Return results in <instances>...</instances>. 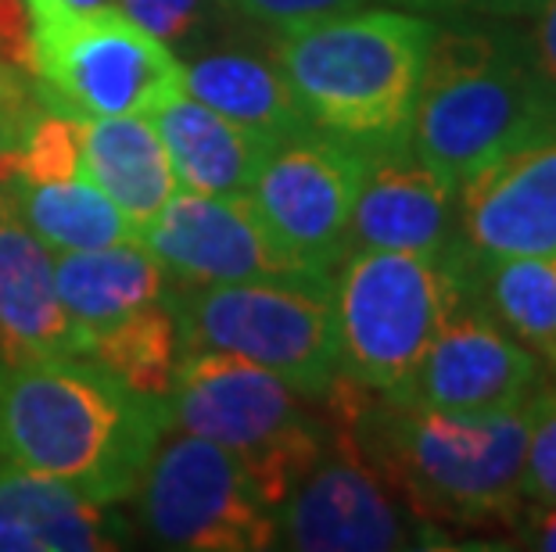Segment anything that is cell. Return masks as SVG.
Listing matches in <instances>:
<instances>
[{"label":"cell","instance_id":"1","mask_svg":"<svg viewBox=\"0 0 556 552\" xmlns=\"http://www.w3.org/2000/svg\"><path fill=\"white\" fill-rule=\"evenodd\" d=\"M327 431L374 466L424 524L514 527L525 513L531 402L500 413H442L345 373L330 384Z\"/></svg>","mask_w":556,"mask_h":552},{"label":"cell","instance_id":"2","mask_svg":"<svg viewBox=\"0 0 556 552\" xmlns=\"http://www.w3.org/2000/svg\"><path fill=\"white\" fill-rule=\"evenodd\" d=\"M169 431L165 398L144 395L90 356H0V460L126 502Z\"/></svg>","mask_w":556,"mask_h":552},{"label":"cell","instance_id":"3","mask_svg":"<svg viewBox=\"0 0 556 552\" xmlns=\"http://www.w3.org/2000/svg\"><path fill=\"white\" fill-rule=\"evenodd\" d=\"M438 26L420 11L356 8L269 33V54L316 129L356 147L406 144Z\"/></svg>","mask_w":556,"mask_h":552},{"label":"cell","instance_id":"4","mask_svg":"<svg viewBox=\"0 0 556 552\" xmlns=\"http://www.w3.org/2000/svg\"><path fill=\"white\" fill-rule=\"evenodd\" d=\"M549 133L556 104L517 33L478 22L434 33L409 129L428 166L459 183L503 151Z\"/></svg>","mask_w":556,"mask_h":552},{"label":"cell","instance_id":"5","mask_svg":"<svg viewBox=\"0 0 556 552\" xmlns=\"http://www.w3.org/2000/svg\"><path fill=\"white\" fill-rule=\"evenodd\" d=\"M338 367L370 391H395L456 309L475 298V255L345 252L330 273Z\"/></svg>","mask_w":556,"mask_h":552},{"label":"cell","instance_id":"6","mask_svg":"<svg viewBox=\"0 0 556 552\" xmlns=\"http://www.w3.org/2000/svg\"><path fill=\"white\" fill-rule=\"evenodd\" d=\"M309 402L274 373L219 351H180L165 395L169 427L223 445L274 510L330 449L327 420Z\"/></svg>","mask_w":556,"mask_h":552},{"label":"cell","instance_id":"7","mask_svg":"<svg viewBox=\"0 0 556 552\" xmlns=\"http://www.w3.org/2000/svg\"><path fill=\"white\" fill-rule=\"evenodd\" d=\"M180 351H219L274 373L305 398L338 381L330 277L173 287Z\"/></svg>","mask_w":556,"mask_h":552},{"label":"cell","instance_id":"8","mask_svg":"<svg viewBox=\"0 0 556 552\" xmlns=\"http://www.w3.org/2000/svg\"><path fill=\"white\" fill-rule=\"evenodd\" d=\"M33 29V73L51 112L73 119L151 115L187 90L176 57L119 4L68 8L22 0Z\"/></svg>","mask_w":556,"mask_h":552},{"label":"cell","instance_id":"9","mask_svg":"<svg viewBox=\"0 0 556 552\" xmlns=\"http://www.w3.org/2000/svg\"><path fill=\"white\" fill-rule=\"evenodd\" d=\"M137 521L155 545L198 552L274 549V506L223 445L169 427L134 496Z\"/></svg>","mask_w":556,"mask_h":552},{"label":"cell","instance_id":"10","mask_svg":"<svg viewBox=\"0 0 556 552\" xmlns=\"http://www.w3.org/2000/svg\"><path fill=\"white\" fill-rule=\"evenodd\" d=\"M359 180L363 147L305 126L269 147L248 197L283 248L330 277L345 255Z\"/></svg>","mask_w":556,"mask_h":552},{"label":"cell","instance_id":"11","mask_svg":"<svg viewBox=\"0 0 556 552\" xmlns=\"http://www.w3.org/2000/svg\"><path fill=\"white\" fill-rule=\"evenodd\" d=\"M274 545L302 552H388L428 545V524L349 445L330 438L319 460L274 510Z\"/></svg>","mask_w":556,"mask_h":552},{"label":"cell","instance_id":"12","mask_svg":"<svg viewBox=\"0 0 556 552\" xmlns=\"http://www.w3.org/2000/svg\"><path fill=\"white\" fill-rule=\"evenodd\" d=\"M140 244L165 269L173 287L324 277L269 233L252 197L176 191L169 205L140 230Z\"/></svg>","mask_w":556,"mask_h":552},{"label":"cell","instance_id":"13","mask_svg":"<svg viewBox=\"0 0 556 552\" xmlns=\"http://www.w3.org/2000/svg\"><path fill=\"white\" fill-rule=\"evenodd\" d=\"M546 384V367L470 298L445 320L417 370L384 395L442 413H500L528 406Z\"/></svg>","mask_w":556,"mask_h":552},{"label":"cell","instance_id":"14","mask_svg":"<svg viewBox=\"0 0 556 552\" xmlns=\"http://www.w3.org/2000/svg\"><path fill=\"white\" fill-rule=\"evenodd\" d=\"M448 255L459 238V183L428 166L413 144L363 151V180L352 205L345 252Z\"/></svg>","mask_w":556,"mask_h":552},{"label":"cell","instance_id":"15","mask_svg":"<svg viewBox=\"0 0 556 552\" xmlns=\"http://www.w3.org/2000/svg\"><path fill=\"white\" fill-rule=\"evenodd\" d=\"M459 238L475 258L556 255V133L459 180Z\"/></svg>","mask_w":556,"mask_h":552},{"label":"cell","instance_id":"16","mask_svg":"<svg viewBox=\"0 0 556 552\" xmlns=\"http://www.w3.org/2000/svg\"><path fill=\"white\" fill-rule=\"evenodd\" d=\"M134 538L109 502L0 460V552H109Z\"/></svg>","mask_w":556,"mask_h":552},{"label":"cell","instance_id":"17","mask_svg":"<svg viewBox=\"0 0 556 552\" xmlns=\"http://www.w3.org/2000/svg\"><path fill=\"white\" fill-rule=\"evenodd\" d=\"M0 356H83L54 284V255L0 197Z\"/></svg>","mask_w":556,"mask_h":552},{"label":"cell","instance_id":"18","mask_svg":"<svg viewBox=\"0 0 556 552\" xmlns=\"http://www.w3.org/2000/svg\"><path fill=\"white\" fill-rule=\"evenodd\" d=\"M148 119L159 129L176 183L187 194L248 197L269 147H274V140L230 123L227 115L212 112L187 90L180 98L159 104Z\"/></svg>","mask_w":556,"mask_h":552},{"label":"cell","instance_id":"19","mask_svg":"<svg viewBox=\"0 0 556 552\" xmlns=\"http://www.w3.org/2000/svg\"><path fill=\"white\" fill-rule=\"evenodd\" d=\"M54 284L68 323L83 341V356L90 337H98L104 326L173 295L165 269L140 241L54 255Z\"/></svg>","mask_w":556,"mask_h":552},{"label":"cell","instance_id":"20","mask_svg":"<svg viewBox=\"0 0 556 552\" xmlns=\"http://www.w3.org/2000/svg\"><path fill=\"white\" fill-rule=\"evenodd\" d=\"M76 129L83 169L140 233L180 191L159 129L148 115L76 119Z\"/></svg>","mask_w":556,"mask_h":552},{"label":"cell","instance_id":"21","mask_svg":"<svg viewBox=\"0 0 556 552\" xmlns=\"http://www.w3.org/2000/svg\"><path fill=\"white\" fill-rule=\"evenodd\" d=\"M184 79L191 98L274 144L313 126L294 101L277 57L269 54V43L263 51L238 43L212 47L184 62Z\"/></svg>","mask_w":556,"mask_h":552},{"label":"cell","instance_id":"22","mask_svg":"<svg viewBox=\"0 0 556 552\" xmlns=\"http://www.w3.org/2000/svg\"><path fill=\"white\" fill-rule=\"evenodd\" d=\"M0 197L51 255L140 241L134 222L104 197L87 172L68 180H26L0 169Z\"/></svg>","mask_w":556,"mask_h":552},{"label":"cell","instance_id":"23","mask_svg":"<svg viewBox=\"0 0 556 552\" xmlns=\"http://www.w3.org/2000/svg\"><path fill=\"white\" fill-rule=\"evenodd\" d=\"M475 298L556 381V255L475 258Z\"/></svg>","mask_w":556,"mask_h":552},{"label":"cell","instance_id":"24","mask_svg":"<svg viewBox=\"0 0 556 552\" xmlns=\"http://www.w3.org/2000/svg\"><path fill=\"white\" fill-rule=\"evenodd\" d=\"M87 356L98 359L104 370H112L115 377L137 387V391L165 398L173 387L176 362H180V331H176L173 295L104 326L98 337H90Z\"/></svg>","mask_w":556,"mask_h":552},{"label":"cell","instance_id":"25","mask_svg":"<svg viewBox=\"0 0 556 552\" xmlns=\"http://www.w3.org/2000/svg\"><path fill=\"white\" fill-rule=\"evenodd\" d=\"M115 4L176 57H198L212 47L238 43L241 29L248 26L230 0H115Z\"/></svg>","mask_w":556,"mask_h":552},{"label":"cell","instance_id":"26","mask_svg":"<svg viewBox=\"0 0 556 552\" xmlns=\"http://www.w3.org/2000/svg\"><path fill=\"white\" fill-rule=\"evenodd\" d=\"M520 488L531 506H556V384H546L531 398V434Z\"/></svg>","mask_w":556,"mask_h":552},{"label":"cell","instance_id":"27","mask_svg":"<svg viewBox=\"0 0 556 552\" xmlns=\"http://www.w3.org/2000/svg\"><path fill=\"white\" fill-rule=\"evenodd\" d=\"M233 11L252 26L255 33H283L305 22L345 15V11L370 8L377 0H230Z\"/></svg>","mask_w":556,"mask_h":552},{"label":"cell","instance_id":"28","mask_svg":"<svg viewBox=\"0 0 556 552\" xmlns=\"http://www.w3.org/2000/svg\"><path fill=\"white\" fill-rule=\"evenodd\" d=\"M528 22V37L520 40H525L528 62L535 68L542 90L556 104V0H539V8L531 11Z\"/></svg>","mask_w":556,"mask_h":552},{"label":"cell","instance_id":"29","mask_svg":"<svg viewBox=\"0 0 556 552\" xmlns=\"http://www.w3.org/2000/svg\"><path fill=\"white\" fill-rule=\"evenodd\" d=\"M406 4L459 22H517L528 18L539 0H406Z\"/></svg>","mask_w":556,"mask_h":552},{"label":"cell","instance_id":"30","mask_svg":"<svg viewBox=\"0 0 556 552\" xmlns=\"http://www.w3.org/2000/svg\"><path fill=\"white\" fill-rule=\"evenodd\" d=\"M520 538H525V545L531 549L556 552V506H531L525 516V527H520Z\"/></svg>","mask_w":556,"mask_h":552},{"label":"cell","instance_id":"31","mask_svg":"<svg viewBox=\"0 0 556 552\" xmlns=\"http://www.w3.org/2000/svg\"><path fill=\"white\" fill-rule=\"evenodd\" d=\"M58 4H68V8L87 11V8H109V4H115V0H58Z\"/></svg>","mask_w":556,"mask_h":552},{"label":"cell","instance_id":"32","mask_svg":"<svg viewBox=\"0 0 556 552\" xmlns=\"http://www.w3.org/2000/svg\"><path fill=\"white\" fill-rule=\"evenodd\" d=\"M18 133H15V129H8L4 123H0V151H8V147H15L18 144Z\"/></svg>","mask_w":556,"mask_h":552}]
</instances>
